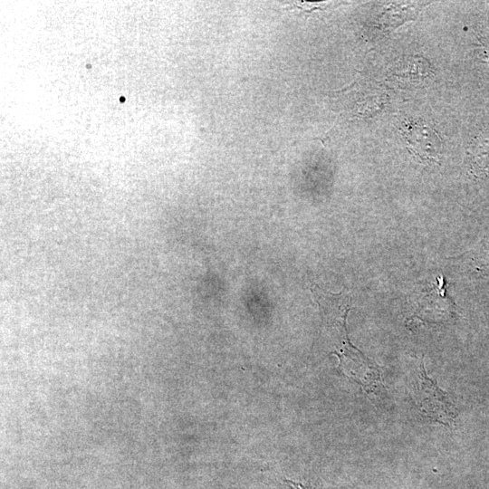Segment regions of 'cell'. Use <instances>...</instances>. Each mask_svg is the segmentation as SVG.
Here are the masks:
<instances>
[{"instance_id": "2", "label": "cell", "mask_w": 489, "mask_h": 489, "mask_svg": "<svg viewBox=\"0 0 489 489\" xmlns=\"http://www.w3.org/2000/svg\"><path fill=\"white\" fill-rule=\"evenodd\" d=\"M405 138L420 160L436 162L441 153V141L436 133L425 122L412 120L404 126Z\"/></svg>"}, {"instance_id": "6", "label": "cell", "mask_w": 489, "mask_h": 489, "mask_svg": "<svg viewBox=\"0 0 489 489\" xmlns=\"http://www.w3.org/2000/svg\"><path fill=\"white\" fill-rule=\"evenodd\" d=\"M286 483L289 484V486L292 489H308V488L304 487L302 484H298L291 482V481H286Z\"/></svg>"}, {"instance_id": "4", "label": "cell", "mask_w": 489, "mask_h": 489, "mask_svg": "<svg viewBox=\"0 0 489 489\" xmlns=\"http://www.w3.org/2000/svg\"><path fill=\"white\" fill-rule=\"evenodd\" d=\"M419 10L420 7L417 5H392L380 16L379 24L383 29L389 30L412 19Z\"/></svg>"}, {"instance_id": "5", "label": "cell", "mask_w": 489, "mask_h": 489, "mask_svg": "<svg viewBox=\"0 0 489 489\" xmlns=\"http://www.w3.org/2000/svg\"><path fill=\"white\" fill-rule=\"evenodd\" d=\"M464 256L471 273L476 276H489V244H482Z\"/></svg>"}, {"instance_id": "1", "label": "cell", "mask_w": 489, "mask_h": 489, "mask_svg": "<svg viewBox=\"0 0 489 489\" xmlns=\"http://www.w3.org/2000/svg\"><path fill=\"white\" fill-rule=\"evenodd\" d=\"M413 392L419 408L434 420L448 423L455 417V409L447 395L427 378L422 362L414 376Z\"/></svg>"}, {"instance_id": "3", "label": "cell", "mask_w": 489, "mask_h": 489, "mask_svg": "<svg viewBox=\"0 0 489 489\" xmlns=\"http://www.w3.org/2000/svg\"><path fill=\"white\" fill-rule=\"evenodd\" d=\"M468 162L475 175L489 172V129L480 133L473 140L468 150Z\"/></svg>"}]
</instances>
